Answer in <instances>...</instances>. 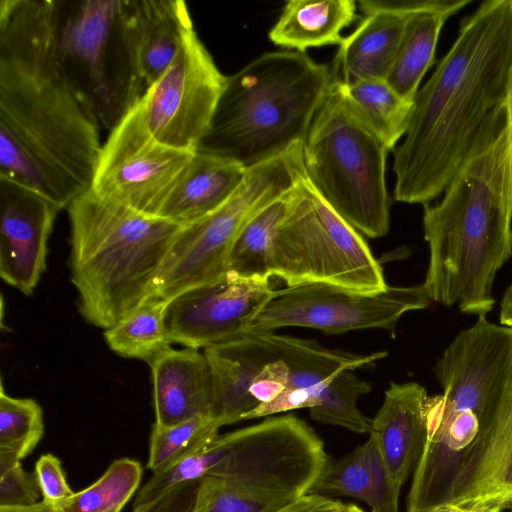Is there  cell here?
I'll use <instances>...</instances> for the list:
<instances>
[{"label":"cell","instance_id":"obj_1","mask_svg":"<svg viewBox=\"0 0 512 512\" xmlns=\"http://www.w3.org/2000/svg\"><path fill=\"white\" fill-rule=\"evenodd\" d=\"M57 0H0V178L67 208L90 189L100 124L56 56Z\"/></svg>","mask_w":512,"mask_h":512},{"label":"cell","instance_id":"obj_2","mask_svg":"<svg viewBox=\"0 0 512 512\" xmlns=\"http://www.w3.org/2000/svg\"><path fill=\"white\" fill-rule=\"evenodd\" d=\"M512 62V0H484L419 88L393 150L394 199L429 204L459 170L484 121L503 105Z\"/></svg>","mask_w":512,"mask_h":512},{"label":"cell","instance_id":"obj_3","mask_svg":"<svg viewBox=\"0 0 512 512\" xmlns=\"http://www.w3.org/2000/svg\"><path fill=\"white\" fill-rule=\"evenodd\" d=\"M436 204L423 205L429 262L422 283L432 302L486 316L497 272L512 255L509 144L505 106L484 121Z\"/></svg>","mask_w":512,"mask_h":512},{"label":"cell","instance_id":"obj_4","mask_svg":"<svg viewBox=\"0 0 512 512\" xmlns=\"http://www.w3.org/2000/svg\"><path fill=\"white\" fill-rule=\"evenodd\" d=\"M334 74L298 51L267 52L226 77L197 150L249 168L304 143Z\"/></svg>","mask_w":512,"mask_h":512},{"label":"cell","instance_id":"obj_5","mask_svg":"<svg viewBox=\"0 0 512 512\" xmlns=\"http://www.w3.org/2000/svg\"><path fill=\"white\" fill-rule=\"evenodd\" d=\"M67 211L79 312L105 330L148 299L183 225L102 200L89 190Z\"/></svg>","mask_w":512,"mask_h":512},{"label":"cell","instance_id":"obj_6","mask_svg":"<svg viewBox=\"0 0 512 512\" xmlns=\"http://www.w3.org/2000/svg\"><path fill=\"white\" fill-rule=\"evenodd\" d=\"M388 153L334 78L303 143L304 172L337 214L371 238L389 231Z\"/></svg>","mask_w":512,"mask_h":512},{"label":"cell","instance_id":"obj_7","mask_svg":"<svg viewBox=\"0 0 512 512\" xmlns=\"http://www.w3.org/2000/svg\"><path fill=\"white\" fill-rule=\"evenodd\" d=\"M268 271L287 287L327 283L377 293L388 286L361 233L310 184L303 160L289 208L272 236Z\"/></svg>","mask_w":512,"mask_h":512},{"label":"cell","instance_id":"obj_8","mask_svg":"<svg viewBox=\"0 0 512 512\" xmlns=\"http://www.w3.org/2000/svg\"><path fill=\"white\" fill-rule=\"evenodd\" d=\"M303 143L247 168L236 191L219 208L186 225L176 236L148 298L174 297L228 272L234 242L246 223L296 186Z\"/></svg>","mask_w":512,"mask_h":512},{"label":"cell","instance_id":"obj_9","mask_svg":"<svg viewBox=\"0 0 512 512\" xmlns=\"http://www.w3.org/2000/svg\"><path fill=\"white\" fill-rule=\"evenodd\" d=\"M216 477L278 506L309 495L327 465L323 441L288 414L219 434L211 443Z\"/></svg>","mask_w":512,"mask_h":512},{"label":"cell","instance_id":"obj_10","mask_svg":"<svg viewBox=\"0 0 512 512\" xmlns=\"http://www.w3.org/2000/svg\"><path fill=\"white\" fill-rule=\"evenodd\" d=\"M119 10L120 0H57L56 7L58 62L108 132L138 102Z\"/></svg>","mask_w":512,"mask_h":512},{"label":"cell","instance_id":"obj_11","mask_svg":"<svg viewBox=\"0 0 512 512\" xmlns=\"http://www.w3.org/2000/svg\"><path fill=\"white\" fill-rule=\"evenodd\" d=\"M194 152L158 141L138 101L103 142L89 191L102 200L158 216Z\"/></svg>","mask_w":512,"mask_h":512},{"label":"cell","instance_id":"obj_12","mask_svg":"<svg viewBox=\"0 0 512 512\" xmlns=\"http://www.w3.org/2000/svg\"><path fill=\"white\" fill-rule=\"evenodd\" d=\"M432 303L423 284L388 285L363 293L327 283H307L276 290L250 328L269 330L307 327L328 334L382 329L395 334L400 318Z\"/></svg>","mask_w":512,"mask_h":512},{"label":"cell","instance_id":"obj_13","mask_svg":"<svg viewBox=\"0 0 512 512\" xmlns=\"http://www.w3.org/2000/svg\"><path fill=\"white\" fill-rule=\"evenodd\" d=\"M226 77L192 29L173 62L139 100L150 133L194 152L207 134Z\"/></svg>","mask_w":512,"mask_h":512},{"label":"cell","instance_id":"obj_14","mask_svg":"<svg viewBox=\"0 0 512 512\" xmlns=\"http://www.w3.org/2000/svg\"><path fill=\"white\" fill-rule=\"evenodd\" d=\"M270 278L227 272L174 297L165 314L171 344L204 349L250 328L275 294Z\"/></svg>","mask_w":512,"mask_h":512},{"label":"cell","instance_id":"obj_15","mask_svg":"<svg viewBox=\"0 0 512 512\" xmlns=\"http://www.w3.org/2000/svg\"><path fill=\"white\" fill-rule=\"evenodd\" d=\"M60 210L41 194L0 178V276L25 295H32L46 270Z\"/></svg>","mask_w":512,"mask_h":512},{"label":"cell","instance_id":"obj_16","mask_svg":"<svg viewBox=\"0 0 512 512\" xmlns=\"http://www.w3.org/2000/svg\"><path fill=\"white\" fill-rule=\"evenodd\" d=\"M450 502L482 512L512 504V362L501 397L464 457Z\"/></svg>","mask_w":512,"mask_h":512},{"label":"cell","instance_id":"obj_17","mask_svg":"<svg viewBox=\"0 0 512 512\" xmlns=\"http://www.w3.org/2000/svg\"><path fill=\"white\" fill-rule=\"evenodd\" d=\"M119 20L139 101L173 62L194 25L182 0H120Z\"/></svg>","mask_w":512,"mask_h":512},{"label":"cell","instance_id":"obj_18","mask_svg":"<svg viewBox=\"0 0 512 512\" xmlns=\"http://www.w3.org/2000/svg\"><path fill=\"white\" fill-rule=\"evenodd\" d=\"M426 389L416 383H391L370 421L369 437L376 444L388 473L398 487L406 482L426 440Z\"/></svg>","mask_w":512,"mask_h":512},{"label":"cell","instance_id":"obj_19","mask_svg":"<svg viewBox=\"0 0 512 512\" xmlns=\"http://www.w3.org/2000/svg\"><path fill=\"white\" fill-rule=\"evenodd\" d=\"M155 423L168 427L199 415L211 416L212 378L200 349L167 348L150 363Z\"/></svg>","mask_w":512,"mask_h":512},{"label":"cell","instance_id":"obj_20","mask_svg":"<svg viewBox=\"0 0 512 512\" xmlns=\"http://www.w3.org/2000/svg\"><path fill=\"white\" fill-rule=\"evenodd\" d=\"M242 333L264 352L268 362L280 359L287 364L288 388L307 391L319 404L326 389L340 372L370 367L387 355V352L362 355L330 349L314 340L269 330L248 328Z\"/></svg>","mask_w":512,"mask_h":512},{"label":"cell","instance_id":"obj_21","mask_svg":"<svg viewBox=\"0 0 512 512\" xmlns=\"http://www.w3.org/2000/svg\"><path fill=\"white\" fill-rule=\"evenodd\" d=\"M246 171L231 159L196 150L158 217L186 225L210 214L236 191Z\"/></svg>","mask_w":512,"mask_h":512},{"label":"cell","instance_id":"obj_22","mask_svg":"<svg viewBox=\"0 0 512 512\" xmlns=\"http://www.w3.org/2000/svg\"><path fill=\"white\" fill-rule=\"evenodd\" d=\"M212 378L213 417L221 427L241 421L258 406L249 388L267 363L262 352L243 334L205 347Z\"/></svg>","mask_w":512,"mask_h":512},{"label":"cell","instance_id":"obj_23","mask_svg":"<svg viewBox=\"0 0 512 512\" xmlns=\"http://www.w3.org/2000/svg\"><path fill=\"white\" fill-rule=\"evenodd\" d=\"M473 0H425L407 15L394 63L385 81L405 100L414 102L420 82L433 65L445 22Z\"/></svg>","mask_w":512,"mask_h":512},{"label":"cell","instance_id":"obj_24","mask_svg":"<svg viewBox=\"0 0 512 512\" xmlns=\"http://www.w3.org/2000/svg\"><path fill=\"white\" fill-rule=\"evenodd\" d=\"M419 9V8H418ZM410 14V13H409ZM408 14L378 10L364 14L358 27L339 46L332 69L349 84L385 80L394 63Z\"/></svg>","mask_w":512,"mask_h":512},{"label":"cell","instance_id":"obj_25","mask_svg":"<svg viewBox=\"0 0 512 512\" xmlns=\"http://www.w3.org/2000/svg\"><path fill=\"white\" fill-rule=\"evenodd\" d=\"M356 19L354 0H291L268 36L275 45L306 53L309 48L340 46L341 32Z\"/></svg>","mask_w":512,"mask_h":512},{"label":"cell","instance_id":"obj_26","mask_svg":"<svg viewBox=\"0 0 512 512\" xmlns=\"http://www.w3.org/2000/svg\"><path fill=\"white\" fill-rule=\"evenodd\" d=\"M343 87L355 110L393 151L407 132L414 102L402 98L385 80L364 79Z\"/></svg>","mask_w":512,"mask_h":512},{"label":"cell","instance_id":"obj_27","mask_svg":"<svg viewBox=\"0 0 512 512\" xmlns=\"http://www.w3.org/2000/svg\"><path fill=\"white\" fill-rule=\"evenodd\" d=\"M168 302L148 298L116 324L104 330L109 348L116 354L148 364L171 347L165 314Z\"/></svg>","mask_w":512,"mask_h":512},{"label":"cell","instance_id":"obj_28","mask_svg":"<svg viewBox=\"0 0 512 512\" xmlns=\"http://www.w3.org/2000/svg\"><path fill=\"white\" fill-rule=\"evenodd\" d=\"M296 186L260 210L242 228L230 252L228 272L241 277H270L272 236L289 208Z\"/></svg>","mask_w":512,"mask_h":512},{"label":"cell","instance_id":"obj_29","mask_svg":"<svg viewBox=\"0 0 512 512\" xmlns=\"http://www.w3.org/2000/svg\"><path fill=\"white\" fill-rule=\"evenodd\" d=\"M220 428L221 425L207 415L168 427L153 424L146 467L153 473L172 467L209 445L219 435Z\"/></svg>","mask_w":512,"mask_h":512},{"label":"cell","instance_id":"obj_30","mask_svg":"<svg viewBox=\"0 0 512 512\" xmlns=\"http://www.w3.org/2000/svg\"><path fill=\"white\" fill-rule=\"evenodd\" d=\"M142 475L139 461L116 459L94 483L75 492L61 512H122L138 490Z\"/></svg>","mask_w":512,"mask_h":512},{"label":"cell","instance_id":"obj_31","mask_svg":"<svg viewBox=\"0 0 512 512\" xmlns=\"http://www.w3.org/2000/svg\"><path fill=\"white\" fill-rule=\"evenodd\" d=\"M370 390V383L360 378L354 370H344L328 386L320 404L309 409L310 417L355 433H368L371 419L359 410L358 401Z\"/></svg>","mask_w":512,"mask_h":512},{"label":"cell","instance_id":"obj_32","mask_svg":"<svg viewBox=\"0 0 512 512\" xmlns=\"http://www.w3.org/2000/svg\"><path fill=\"white\" fill-rule=\"evenodd\" d=\"M44 434L41 406L31 398H15L0 391V450L20 460L39 444Z\"/></svg>","mask_w":512,"mask_h":512},{"label":"cell","instance_id":"obj_33","mask_svg":"<svg viewBox=\"0 0 512 512\" xmlns=\"http://www.w3.org/2000/svg\"><path fill=\"white\" fill-rule=\"evenodd\" d=\"M337 493L369 502L371 475L365 443L349 455L328 462L310 494Z\"/></svg>","mask_w":512,"mask_h":512},{"label":"cell","instance_id":"obj_34","mask_svg":"<svg viewBox=\"0 0 512 512\" xmlns=\"http://www.w3.org/2000/svg\"><path fill=\"white\" fill-rule=\"evenodd\" d=\"M14 454L0 450V507L35 504L41 490L35 472L22 468Z\"/></svg>","mask_w":512,"mask_h":512},{"label":"cell","instance_id":"obj_35","mask_svg":"<svg viewBox=\"0 0 512 512\" xmlns=\"http://www.w3.org/2000/svg\"><path fill=\"white\" fill-rule=\"evenodd\" d=\"M365 446L371 475V495L367 505L371 512H398L401 488L392 481L381 454L370 437Z\"/></svg>","mask_w":512,"mask_h":512},{"label":"cell","instance_id":"obj_36","mask_svg":"<svg viewBox=\"0 0 512 512\" xmlns=\"http://www.w3.org/2000/svg\"><path fill=\"white\" fill-rule=\"evenodd\" d=\"M34 472L43 497L42 501L61 511L75 492L67 483L59 458L51 453L41 455L35 464Z\"/></svg>","mask_w":512,"mask_h":512},{"label":"cell","instance_id":"obj_37","mask_svg":"<svg viewBox=\"0 0 512 512\" xmlns=\"http://www.w3.org/2000/svg\"><path fill=\"white\" fill-rule=\"evenodd\" d=\"M199 481L175 485L149 501L134 505L132 512H192Z\"/></svg>","mask_w":512,"mask_h":512},{"label":"cell","instance_id":"obj_38","mask_svg":"<svg viewBox=\"0 0 512 512\" xmlns=\"http://www.w3.org/2000/svg\"><path fill=\"white\" fill-rule=\"evenodd\" d=\"M289 367L280 360L266 363L254 377L249 392L259 404L272 401L287 387Z\"/></svg>","mask_w":512,"mask_h":512},{"label":"cell","instance_id":"obj_39","mask_svg":"<svg viewBox=\"0 0 512 512\" xmlns=\"http://www.w3.org/2000/svg\"><path fill=\"white\" fill-rule=\"evenodd\" d=\"M319 405V401L304 390L288 388L268 403L259 404L246 413L242 420H249L273 414L288 412L300 408H313Z\"/></svg>","mask_w":512,"mask_h":512},{"label":"cell","instance_id":"obj_40","mask_svg":"<svg viewBox=\"0 0 512 512\" xmlns=\"http://www.w3.org/2000/svg\"><path fill=\"white\" fill-rule=\"evenodd\" d=\"M507 115L508 144H509V174H510V204L512 212V62L508 77L507 96L504 103Z\"/></svg>","mask_w":512,"mask_h":512},{"label":"cell","instance_id":"obj_41","mask_svg":"<svg viewBox=\"0 0 512 512\" xmlns=\"http://www.w3.org/2000/svg\"><path fill=\"white\" fill-rule=\"evenodd\" d=\"M499 320L501 325L512 328V281L502 297Z\"/></svg>","mask_w":512,"mask_h":512},{"label":"cell","instance_id":"obj_42","mask_svg":"<svg viewBox=\"0 0 512 512\" xmlns=\"http://www.w3.org/2000/svg\"><path fill=\"white\" fill-rule=\"evenodd\" d=\"M0 512H61L43 501L27 506H3Z\"/></svg>","mask_w":512,"mask_h":512},{"label":"cell","instance_id":"obj_43","mask_svg":"<svg viewBox=\"0 0 512 512\" xmlns=\"http://www.w3.org/2000/svg\"><path fill=\"white\" fill-rule=\"evenodd\" d=\"M343 503L332 498L320 495L319 499L302 512H332Z\"/></svg>","mask_w":512,"mask_h":512},{"label":"cell","instance_id":"obj_44","mask_svg":"<svg viewBox=\"0 0 512 512\" xmlns=\"http://www.w3.org/2000/svg\"><path fill=\"white\" fill-rule=\"evenodd\" d=\"M317 499L318 495L309 494L276 512H302L313 505Z\"/></svg>","mask_w":512,"mask_h":512},{"label":"cell","instance_id":"obj_45","mask_svg":"<svg viewBox=\"0 0 512 512\" xmlns=\"http://www.w3.org/2000/svg\"><path fill=\"white\" fill-rule=\"evenodd\" d=\"M501 510H492L490 512H500ZM426 512H482L478 510L469 509L455 503L449 502L439 506H436Z\"/></svg>","mask_w":512,"mask_h":512}]
</instances>
